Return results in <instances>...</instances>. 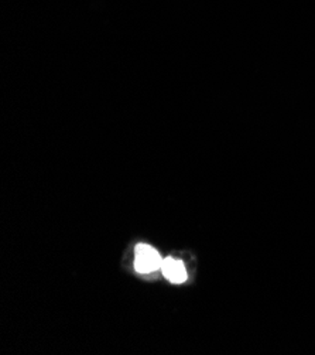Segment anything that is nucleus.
<instances>
[{"label": "nucleus", "instance_id": "1", "mask_svg": "<svg viewBox=\"0 0 315 355\" xmlns=\"http://www.w3.org/2000/svg\"><path fill=\"white\" fill-rule=\"evenodd\" d=\"M163 259L157 254L154 248L138 243L136 246V259H134V268L138 273H150L161 268Z\"/></svg>", "mask_w": 315, "mask_h": 355}, {"label": "nucleus", "instance_id": "2", "mask_svg": "<svg viewBox=\"0 0 315 355\" xmlns=\"http://www.w3.org/2000/svg\"><path fill=\"white\" fill-rule=\"evenodd\" d=\"M163 275L172 283H183L187 279V270L181 261L167 258L161 263Z\"/></svg>", "mask_w": 315, "mask_h": 355}]
</instances>
